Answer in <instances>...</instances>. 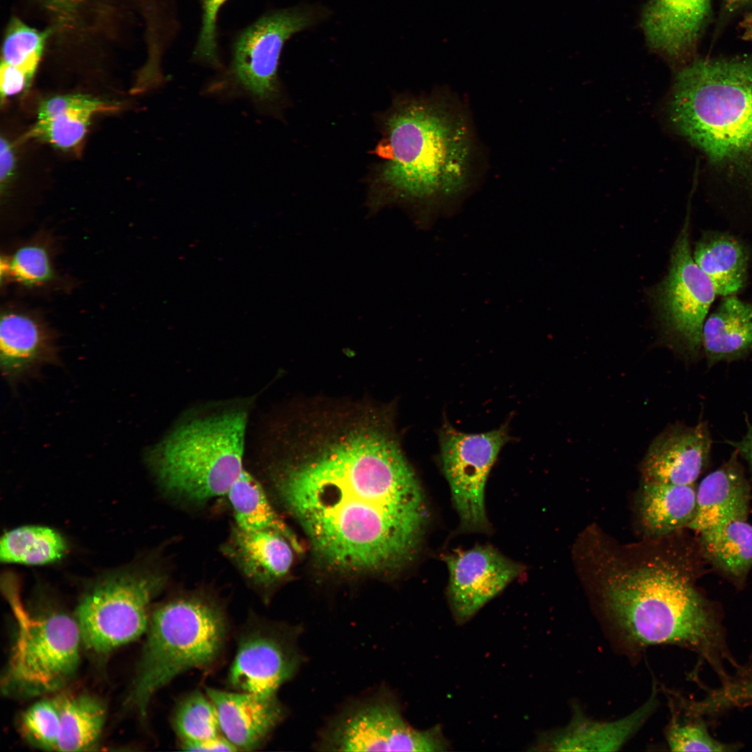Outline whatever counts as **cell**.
<instances>
[{"instance_id": "cell-18", "label": "cell", "mask_w": 752, "mask_h": 752, "mask_svg": "<svg viewBox=\"0 0 752 752\" xmlns=\"http://www.w3.org/2000/svg\"><path fill=\"white\" fill-rule=\"evenodd\" d=\"M658 701L657 691L647 701L626 716L611 721L588 717L574 707L568 724L544 735L538 747L552 751H616L620 750L654 712Z\"/></svg>"}, {"instance_id": "cell-4", "label": "cell", "mask_w": 752, "mask_h": 752, "mask_svg": "<svg viewBox=\"0 0 752 752\" xmlns=\"http://www.w3.org/2000/svg\"><path fill=\"white\" fill-rule=\"evenodd\" d=\"M692 573L680 564L655 559L611 567L602 578L604 606L629 640L639 646L673 644L700 654L728 677L723 630L711 604L696 590Z\"/></svg>"}, {"instance_id": "cell-6", "label": "cell", "mask_w": 752, "mask_h": 752, "mask_svg": "<svg viewBox=\"0 0 752 752\" xmlns=\"http://www.w3.org/2000/svg\"><path fill=\"white\" fill-rule=\"evenodd\" d=\"M246 421L245 412L233 411L172 431L147 456L162 487L194 502L227 494L244 469Z\"/></svg>"}, {"instance_id": "cell-36", "label": "cell", "mask_w": 752, "mask_h": 752, "mask_svg": "<svg viewBox=\"0 0 752 752\" xmlns=\"http://www.w3.org/2000/svg\"><path fill=\"white\" fill-rule=\"evenodd\" d=\"M752 8V0H721L714 31V39L735 17Z\"/></svg>"}, {"instance_id": "cell-12", "label": "cell", "mask_w": 752, "mask_h": 752, "mask_svg": "<svg viewBox=\"0 0 752 752\" xmlns=\"http://www.w3.org/2000/svg\"><path fill=\"white\" fill-rule=\"evenodd\" d=\"M322 6L301 4L270 12L243 30L233 48L231 70L237 84L260 102L278 93L277 70L285 42L326 19Z\"/></svg>"}, {"instance_id": "cell-15", "label": "cell", "mask_w": 752, "mask_h": 752, "mask_svg": "<svg viewBox=\"0 0 752 752\" xmlns=\"http://www.w3.org/2000/svg\"><path fill=\"white\" fill-rule=\"evenodd\" d=\"M711 437L707 424L675 425L652 441L641 465L642 481L694 485L707 465Z\"/></svg>"}, {"instance_id": "cell-2", "label": "cell", "mask_w": 752, "mask_h": 752, "mask_svg": "<svg viewBox=\"0 0 752 752\" xmlns=\"http://www.w3.org/2000/svg\"><path fill=\"white\" fill-rule=\"evenodd\" d=\"M666 115L705 162L708 203L752 235V55L696 56L677 72Z\"/></svg>"}, {"instance_id": "cell-42", "label": "cell", "mask_w": 752, "mask_h": 752, "mask_svg": "<svg viewBox=\"0 0 752 752\" xmlns=\"http://www.w3.org/2000/svg\"><path fill=\"white\" fill-rule=\"evenodd\" d=\"M742 38L744 40L752 42V34L742 36Z\"/></svg>"}, {"instance_id": "cell-25", "label": "cell", "mask_w": 752, "mask_h": 752, "mask_svg": "<svg viewBox=\"0 0 752 752\" xmlns=\"http://www.w3.org/2000/svg\"><path fill=\"white\" fill-rule=\"evenodd\" d=\"M696 487L641 481L636 499L638 519L645 534L668 535L688 526L694 517Z\"/></svg>"}, {"instance_id": "cell-27", "label": "cell", "mask_w": 752, "mask_h": 752, "mask_svg": "<svg viewBox=\"0 0 752 752\" xmlns=\"http://www.w3.org/2000/svg\"><path fill=\"white\" fill-rule=\"evenodd\" d=\"M60 730L57 751H88L97 742L106 719V708L97 698L80 694L58 698Z\"/></svg>"}, {"instance_id": "cell-39", "label": "cell", "mask_w": 752, "mask_h": 752, "mask_svg": "<svg viewBox=\"0 0 752 752\" xmlns=\"http://www.w3.org/2000/svg\"><path fill=\"white\" fill-rule=\"evenodd\" d=\"M61 19H68L77 13L84 0H41Z\"/></svg>"}, {"instance_id": "cell-26", "label": "cell", "mask_w": 752, "mask_h": 752, "mask_svg": "<svg viewBox=\"0 0 752 752\" xmlns=\"http://www.w3.org/2000/svg\"><path fill=\"white\" fill-rule=\"evenodd\" d=\"M702 556L736 586L752 568V524L736 520L698 533Z\"/></svg>"}, {"instance_id": "cell-5", "label": "cell", "mask_w": 752, "mask_h": 752, "mask_svg": "<svg viewBox=\"0 0 752 752\" xmlns=\"http://www.w3.org/2000/svg\"><path fill=\"white\" fill-rule=\"evenodd\" d=\"M147 638L125 705L146 718L157 691L178 675L213 664L226 641L223 609L201 595L173 597L150 616Z\"/></svg>"}, {"instance_id": "cell-31", "label": "cell", "mask_w": 752, "mask_h": 752, "mask_svg": "<svg viewBox=\"0 0 752 752\" xmlns=\"http://www.w3.org/2000/svg\"><path fill=\"white\" fill-rule=\"evenodd\" d=\"M173 726L182 742H200L220 735L216 708L209 697L199 691L189 694L178 703Z\"/></svg>"}, {"instance_id": "cell-24", "label": "cell", "mask_w": 752, "mask_h": 752, "mask_svg": "<svg viewBox=\"0 0 752 752\" xmlns=\"http://www.w3.org/2000/svg\"><path fill=\"white\" fill-rule=\"evenodd\" d=\"M702 347L712 366L746 357L752 351V304L726 296L706 318Z\"/></svg>"}, {"instance_id": "cell-21", "label": "cell", "mask_w": 752, "mask_h": 752, "mask_svg": "<svg viewBox=\"0 0 752 752\" xmlns=\"http://www.w3.org/2000/svg\"><path fill=\"white\" fill-rule=\"evenodd\" d=\"M116 109V104L89 95H56L40 103L36 123L23 139H38L70 150L82 142L93 117Z\"/></svg>"}, {"instance_id": "cell-33", "label": "cell", "mask_w": 752, "mask_h": 752, "mask_svg": "<svg viewBox=\"0 0 752 752\" xmlns=\"http://www.w3.org/2000/svg\"><path fill=\"white\" fill-rule=\"evenodd\" d=\"M666 738L673 751L723 752L735 749V746L713 738L702 721L681 719L674 713L666 730Z\"/></svg>"}, {"instance_id": "cell-34", "label": "cell", "mask_w": 752, "mask_h": 752, "mask_svg": "<svg viewBox=\"0 0 752 752\" xmlns=\"http://www.w3.org/2000/svg\"><path fill=\"white\" fill-rule=\"evenodd\" d=\"M7 269L13 277L26 285L45 282L52 276L48 255L38 246H26L18 249Z\"/></svg>"}, {"instance_id": "cell-35", "label": "cell", "mask_w": 752, "mask_h": 752, "mask_svg": "<svg viewBox=\"0 0 752 752\" xmlns=\"http://www.w3.org/2000/svg\"><path fill=\"white\" fill-rule=\"evenodd\" d=\"M228 0H201L202 20L194 56L212 65L219 63L217 23L219 10Z\"/></svg>"}, {"instance_id": "cell-14", "label": "cell", "mask_w": 752, "mask_h": 752, "mask_svg": "<svg viewBox=\"0 0 752 752\" xmlns=\"http://www.w3.org/2000/svg\"><path fill=\"white\" fill-rule=\"evenodd\" d=\"M443 561L448 570L447 598L458 622L471 618L525 570L491 545L457 549Z\"/></svg>"}, {"instance_id": "cell-32", "label": "cell", "mask_w": 752, "mask_h": 752, "mask_svg": "<svg viewBox=\"0 0 752 752\" xmlns=\"http://www.w3.org/2000/svg\"><path fill=\"white\" fill-rule=\"evenodd\" d=\"M21 726L33 745L56 751L60 730L58 698L42 699L30 706L22 714Z\"/></svg>"}, {"instance_id": "cell-28", "label": "cell", "mask_w": 752, "mask_h": 752, "mask_svg": "<svg viewBox=\"0 0 752 752\" xmlns=\"http://www.w3.org/2000/svg\"><path fill=\"white\" fill-rule=\"evenodd\" d=\"M227 495L237 527L248 531H276L285 537L294 548H299L294 534L274 510L260 483L245 469Z\"/></svg>"}, {"instance_id": "cell-41", "label": "cell", "mask_w": 752, "mask_h": 752, "mask_svg": "<svg viewBox=\"0 0 752 752\" xmlns=\"http://www.w3.org/2000/svg\"><path fill=\"white\" fill-rule=\"evenodd\" d=\"M739 26L742 31V36L752 34V11L744 14L739 23Z\"/></svg>"}, {"instance_id": "cell-38", "label": "cell", "mask_w": 752, "mask_h": 752, "mask_svg": "<svg viewBox=\"0 0 752 752\" xmlns=\"http://www.w3.org/2000/svg\"><path fill=\"white\" fill-rule=\"evenodd\" d=\"M15 168V158L11 143L5 138L0 143V181L1 189L11 179Z\"/></svg>"}, {"instance_id": "cell-7", "label": "cell", "mask_w": 752, "mask_h": 752, "mask_svg": "<svg viewBox=\"0 0 752 752\" xmlns=\"http://www.w3.org/2000/svg\"><path fill=\"white\" fill-rule=\"evenodd\" d=\"M2 590L17 621V634L1 680L6 696L31 698L56 691L75 675L80 631L75 618L61 611L32 615L23 606L17 577L6 573Z\"/></svg>"}, {"instance_id": "cell-37", "label": "cell", "mask_w": 752, "mask_h": 752, "mask_svg": "<svg viewBox=\"0 0 752 752\" xmlns=\"http://www.w3.org/2000/svg\"><path fill=\"white\" fill-rule=\"evenodd\" d=\"M181 747L188 751H236L237 748L226 737H217L200 742H182Z\"/></svg>"}, {"instance_id": "cell-19", "label": "cell", "mask_w": 752, "mask_h": 752, "mask_svg": "<svg viewBox=\"0 0 752 752\" xmlns=\"http://www.w3.org/2000/svg\"><path fill=\"white\" fill-rule=\"evenodd\" d=\"M730 458L707 475L696 487V506L688 528L698 533L736 520H747L751 487L737 459Z\"/></svg>"}, {"instance_id": "cell-17", "label": "cell", "mask_w": 752, "mask_h": 752, "mask_svg": "<svg viewBox=\"0 0 752 752\" xmlns=\"http://www.w3.org/2000/svg\"><path fill=\"white\" fill-rule=\"evenodd\" d=\"M206 694L216 708L221 731L238 750L260 746L284 717V707L276 694L213 688H207Z\"/></svg>"}, {"instance_id": "cell-9", "label": "cell", "mask_w": 752, "mask_h": 752, "mask_svg": "<svg viewBox=\"0 0 752 752\" xmlns=\"http://www.w3.org/2000/svg\"><path fill=\"white\" fill-rule=\"evenodd\" d=\"M510 439L506 424L476 434L458 431L448 423L441 428V467L461 532H490L485 509L486 483L501 449Z\"/></svg>"}, {"instance_id": "cell-11", "label": "cell", "mask_w": 752, "mask_h": 752, "mask_svg": "<svg viewBox=\"0 0 752 752\" xmlns=\"http://www.w3.org/2000/svg\"><path fill=\"white\" fill-rule=\"evenodd\" d=\"M320 746L335 751H442L448 746L439 728H412L384 694L345 710L324 731Z\"/></svg>"}, {"instance_id": "cell-10", "label": "cell", "mask_w": 752, "mask_h": 752, "mask_svg": "<svg viewBox=\"0 0 752 752\" xmlns=\"http://www.w3.org/2000/svg\"><path fill=\"white\" fill-rule=\"evenodd\" d=\"M689 214L688 209L671 250L668 274L654 290L653 298L668 340L681 352L697 357L704 322L717 295L691 255Z\"/></svg>"}, {"instance_id": "cell-29", "label": "cell", "mask_w": 752, "mask_h": 752, "mask_svg": "<svg viewBox=\"0 0 752 752\" xmlns=\"http://www.w3.org/2000/svg\"><path fill=\"white\" fill-rule=\"evenodd\" d=\"M66 550L65 540L55 530L41 526H25L2 536L0 559L6 563L44 565L58 561Z\"/></svg>"}, {"instance_id": "cell-13", "label": "cell", "mask_w": 752, "mask_h": 752, "mask_svg": "<svg viewBox=\"0 0 752 752\" xmlns=\"http://www.w3.org/2000/svg\"><path fill=\"white\" fill-rule=\"evenodd\" d=\"M295 629L254 622L240 634L228 682L237 691L276 694L299 668L301 656Z\"/></svg>"}, {"instance_id": "cell-1", "label": "cell", "mask_w": 752, "mask_h": 752, "mask_svg": "<svg viewBox=\"0 0 752 752\" xmlns=\"http://www.w3.org/2000/svg\"><path fill=\"white\" fill-rule=\"evenodd\" d=\"M295 423L273 485L318 556L346 571L386 570L413 559L428 510L391 412L311 404Z\"/></svg>"}, {"instance_id": "cell-40", "label": "cell", "mask_w": 752, "mask_h": 752, "mask_svg": "<svg viewBox=\"0 0 752 752\" xmlns=\"http://www.w3.org/2000/svg\"><path fill=\"white\" fill-rule=\"evenodd\" d=\"M727 443L735 447V450L748 462L752 482V425L749 423H747L746 433L740 441H733L730 440Z\"/></svg>"}, {"instance_id": "cell-30", "label": "cell", "mask_w": 752, "mask_h": 752, "mask_svg": "<svg viewBox=\"0 0 752 752\" xmlns=\"http://www.w3.org/2000/svg\"><path fill=\"white\" fill-rule=\"evenodd\" d=\"M48 33V31H38L17 18H13L6 31L1 63L14 69L31 84Z\"/></svg>"}, {"instance_id": "cell-3", "label": "cell", "mask_w": 752, "mask_h": 752, "mask_svg": "<svg viewBox=\"0 0 752 752\" xmlns=\"http://www.w3.org/2000/svg\"><path fill=\"white\" fill-rule=\"evenodd\" d=\"M376 152L382 162L370 183V212L399 205L423 230L439 215L455 212L469 186L472 143L467 123L450 104L396 102L386 116Z\"/></svg>"}, {"instance_id": "cell-8", "label": "cell", "mask_w": 752, "mask_h": 752, "mask_svg": "<svg viewBox=\"0 0 752 752\" xmlns=\"http://www.w3.org/2000/svg\"><path fill=\"white\" fill-rule=\"evenodd\" d=\"M164 581L157 573H125L100 583L77 609L82 644L107 653L140 637L148 629L150 604Z\"/></svg>"}, {"instance_id": "cell-22", "label": "cell", "mask_w": 752, "mask_h": 752, "mask_svg": "<svg viewBox=\"0 0 752 752\" xmlns=\"http://www.w3.org/2000/svg\"><path fill=\"white\" fill-rule=\"evenodd\" d=\"M292 547L276 531H248L235 526L224 551L247 579L265 588L289 571L293 559Z\"/></svg>"}, {"instance_id": "cell-20", "label": "cell", "mask_w": 752, "mask_h": 752, "mask_svg": "<svg viewBox=\"0 0 752 752\" xmlns=\"http://www.w3.org/2000/svg\"><path fill=\"white\" fill-rule=\"evenodd\" d=\"M60 362L51 335L26 315L7 312L1 318L0 366L10 384L34 377L48 364Z\"/></svg>"}, {"instance_id": "cell-16", "label": "cell", "mask_w": 752, "mask_h": 752, "mask_svg": "<svg viewBox=\"0 0 752 752\" xmlns=\"http://www.w3.org/2000/svg\"><path fill=\"white\" fill-rule=\"evenodd\" d=\"M712 15V0H650L643 25L654 49L686 64L696 57Z\"/></svg>"}, {"instance_id": "cell-23", "label": "cell", "mask_w": 752, "mask_h": 752, "mask_svg": "<svg viewBox=\"0 0 752 752\" xmlns=\"http://www.w3.org/2000/svg\"><path fill=\"white\" fill-rule=\"evenodd\" d=\"M692 256L712 283L716 295H733L745 286L751 251L740 235L716 230L703 231Z\"/></svg>"}]
</instances>
